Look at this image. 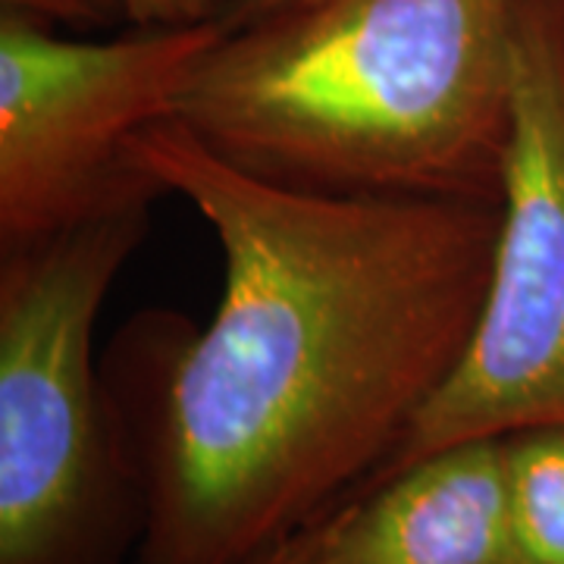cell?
Here are the masks:
<instances>
[{"label": "cell", "mask_w": 564, "mask_h": 564, "mask_svg": "<svg viewBox=\"0 0 564 564\" xmlns=\"http://www.w3.org/2000/svg\"><path fill=\"white\" fill-rule=\"evenodd\" d=\"M141 25H188L217 20L232 0H110Z\"/></svg>", "instance_id": "cell-8"}, {"label": "cell", "mask_w": 564, "mask_h": 564, "mask_svg": "<svg viewBox=\"0 0 564 564\" xmlns=\"http://www.w3.org/2000/svg\"><path fill=\"white\" fill-rule=\"evenodd\" d=\"M505 445L508 564H564V426H530Z\"/></svg>", "instance_id": "cell-7"}, {"label": "cell", "mask_w": 564, "mask_h": 564, "mask_svg": "<svg viewBox=\"0 0 564 564\" xmlns=\"http://www.w3.org/2000/svg\"><path fill=\"white\" fill-rule=\"evenodd\" d=\"M499 207L467 348L367 484L445 445L564 426V0L514 3V135Z\"/></svg>", "instance_id": "cell-4"}, {"label": "cell", "mask_w": 564, "mask_h": 564, "mask_svg": "<svg viewBox=\"0 0 564 564\" xmlns=\"http://www.w3.org/2000/svg\"><path fill=\"white\" fill-rule=\"evenodd\" d=\"M258 564H508L502 440L445 445L361 486Z\"/></svg>", "instance_id": "cell-6"}, {"label": "cell", "mask_w": 564, "mask_h": 564, "mask_svg": "<svg viewBox=\"0 0 564 564\" xmlns=\"http://www.w3.org/2000/svg\"><path fill=\"white\" fill-rule=\"evenodd\" d=\"M135 154L202 214L226 267L144 440L139 564H258L358 492L448 380L502 207L304 192L176 120L144 129Z\"/></svg>", "instance_id": "cell-1"}, {"label": "cell", "mask_w": 564, "mask_h": 564, "mask_svg": "<svg viewBox=\"0 0 564 564\" xmlns=\"http://www.w3.org/2000/svg\"><path fill=\"white\" fill-rule=\"evenodd\" d=\"M3 10H13L32 20H66V22H85L101 20L104 10L113 7L110 0H0Z\"/></svg>", "instance_id": "cell-9"}, {"label": "cell", "mask_w": 564, "mask_h": 564, "mask_svg": "<svg viewBox=\"0 0 564 564\" xmlns=\"http://www.w3.org/2000/svg\"><path fill=\"white\" fill-rule=\"evenodd\" d=\"M518 0H307L226 25L173 120L261 180L502 202Z\"/></svg>", "instance_id": "cell-2"}, {"label": "cell", "mask_w": 564, "mask_h": 564, "mask_svg": "<svg viewBox=\"0 0 564 564\" xmlns=\"http://www.w3.org/2000/svg\"><path fill=\"white\" fill-rule=\"evenodd\" d=\"M226 22L144 25L113 41H73L41 20L0 17V229L3 248L39 242L161 188L135 141L173 120L182 85Z\"/></svg>", "instance_id": "cell-5"}, {"label": "cell", "mask_w": 564, "mask_h": 564, "mask_svg": "<svg viewBox=\"0 0 564 564\" xmlns=\"http://www.w3.org/2000/svg\"><path fill=\"white\" fill-rule=\"evenodd\" d=\"M299 3H307V0H232L223 10L220 20L226 25H239V22L258 20V17L276 13V10H285V7H299Z\"/></svg>", "instance_id": "cell-10"}, {"label": "cell", "mask_w": 564, "mask_h": 564, "mask_svg": "<svg viewBox=\"0 0 564 564\" xmlns=\"http://www.w3.org/2000/svg\"><path fill=\"white\" fill-rule=\"evenodd\" d=\"M141 232L144 207H122L7 248L0 564L107 562L122 467L91 367V336Z\"/></svg>", "instance_id": "cell-3"}]
</instances>
